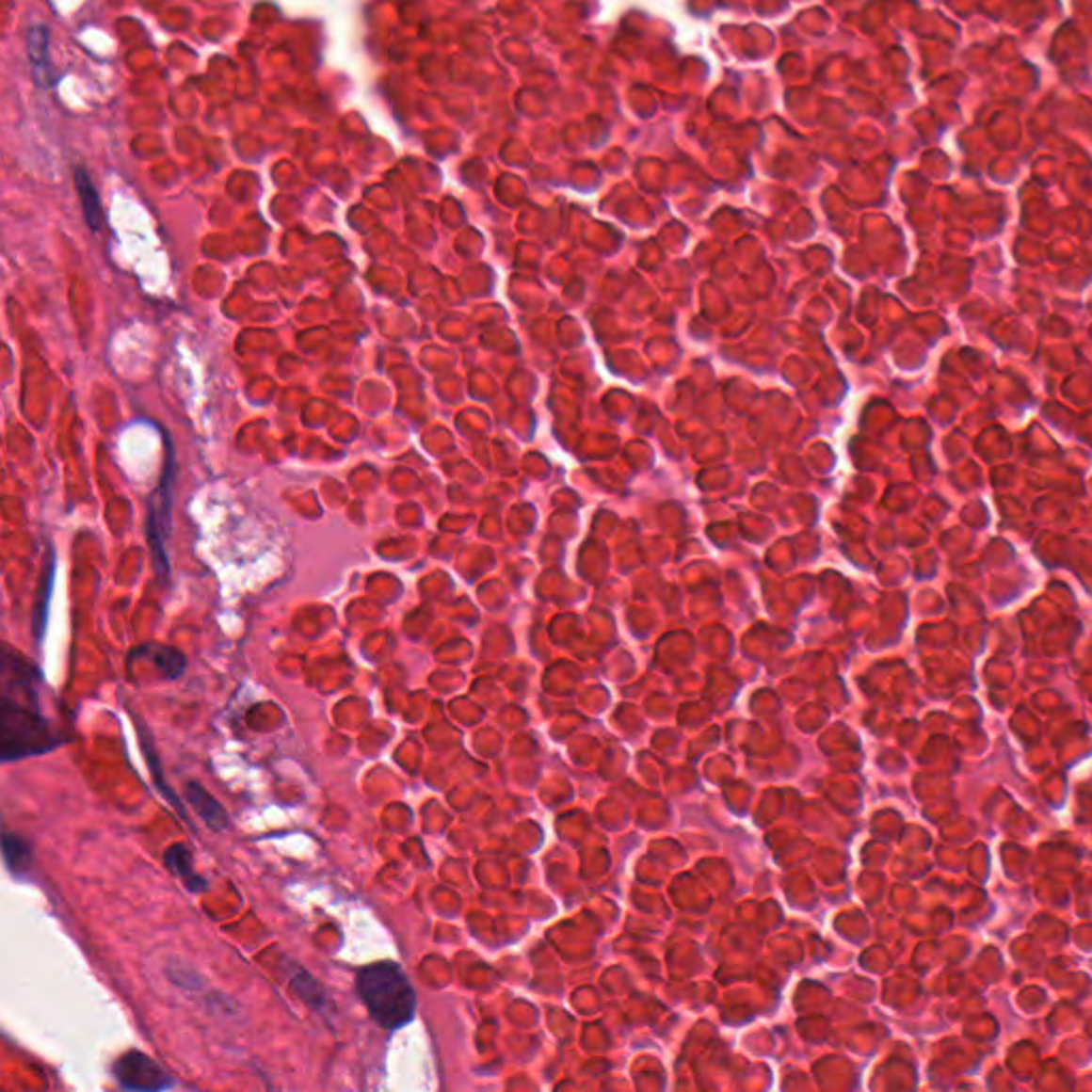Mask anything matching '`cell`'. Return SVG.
Masks as SVG:
<instances>
[{
    "label": "cell",
    "mask_w": 1092,
    "mask_h": 1092,
    "mask_svg": "<svg viewBox=\"0 0 1092 1092\" xmlns=\"http://www.w3.org/2000/svg\"><path fill=\"white\" fill-rule=\"evenodd\" d=\"M3 694H0V753L3 762L52 751L60 741L41 713L37 666L26 657L3 649Z\"/></svg>",
    "instance_id": "1"
},
{
    "label": "cell",
    "mask_w": 1092,
    "mask_h": 1092,
    "mask_svg": "<svg viewBox=\"0 0 1092 1092\" xmlns=\"http://www.w3.org/2000/svg\"><path fill=\"white\" fill-rule=\"evenodd\" d=\"M357 992L367 1014L380 1029L397 1031L412 1022L416 994L397 962L380 960L361 969L357 975Z\"/></svg>",
    "instance_id": "2"
},
{
    "label": "cell",
    "mask_w": 1092,
    "mask_h": 1092,
    "mask_svg": "<svg viewBox=\"0 0 1092 1092\" xmlns=\"http://www.w3.org/2000/svg\"><path fill=\"white\" fill-rule=\"evenodd\" d=\"M171 480H173V455L169 457L167 472L163 476V483L154 495L150 506V519H148V538L152 546V559H154L156 572L160 581H165L169 574V559L165 540L169 536V521H171Z\"/></svg>",
    "instance_id": "3"
},
{
    "label": "cell",
    "mask_w": 1092,
    "mask_h": 1092,
    "mask_svg": "<svg viewBox=\"0 0 1092 1092\" xmlns=\"http://www.w3.org/2000/svg\"><path fill=\"white\" fill-rule=\"evenodd\" d=\"M114 1075L120 1082V1086L126 1090H143V1092H156L173 1086V1080L169 1073L160 1067L154 1058H150L143 1052H126L120 1056L114 1065Z\"/></svg>",
    "instance_id": "4"
},
{
    "label": "cell",
    "mask_w": 1092,
    "mask_h": 1092,
    "mask_svg": "<svg viewBox=\"0 0 1092 1092\" xmlns=\"http://www.w3.org/2000/svg\"><path fill=\"white\" fill-rule=\"evenodd\" d=\"M186 798H188V805L197 811V815L203 819V822L210 826L212 830L222 832V830L229 828L227 809H224L220 802L203 788V785H199L195 781L188 783L186 785Z\"/></svg>",
    "instance_id": "5"
},
{
    "label": "cell",
    "mask_w": 1092,
    "mask_h": 1092,
    "mask_svg": "<svg viewBox=\"0 0 1092 1092\" xmlns=\"http://www.w3.org/2000/svg\"><path fill=\"white\" fill-rule=\"evenodd\" d=\"M165 862L169 869H171L178 877L184 881V886H186L190 892H201V890L207 888V879L201 877V875L195 871V864H192V851L188 845H184V843H175L167 849L165 854Z\"/></svg>",
    "instance_id": "6"
},
{
    "label": "cell",
    "mask_w": 1092,
    "mask_h": 1092,
    "mask_svg": "<svg viewBox=\"0 0 1092 1092\" xmlns=\"http://www.w3.org/2000/svg\"><path fill=\"white\" fill-rule=\"evenodd\" d=\"M50 37H47L45 26L30 28L28 35V56L32 62V75H35L37 84L47 88L52 82V64H50Z\"/></svg>",
    "instance_id": "7"
},
{
    "label": "cell",
    "mask_w": 1092,
    "mask_h": 1092,
    "mask_svg": "<svg viewBox=\"0 0 1092 1092\" xmlns=\"http://www.w3.org/2000/svg\"><path fill=\"white\" fill-rule=\"evenodd\" d=\"M133 655L150 657V660L154 662L156 668L163 672L167 679H178V677H182L184 670H186V657H184L178 649H171V647L146 645V647L136 649Z\"/></svg>",
    "instance_id": "8"
},
{
    "label": "cell",
    "mask_w": 1092,
    "mask_h": 1092,
    "mask_svg": "<svg viewBox=\"0 0 1092 1092\" xmlns=\"http://www.w3.org/2000/svg\"><path fill=\"white\" fill-rule=\"evenodd\" d=\"M52 587H54V555L50 553L45 570H43V576H41V583H39V591H37V600H35V619H32V632H35V636L39 640L43 638L45 628H47V613H50Z\"/></svg>",
    "instance_id": "9"
},
{
    "label": "cell",
    "mask_w": 1092,
    "mask_h": 1092,
    "mask_svg": "<svg viewBox=\"0 0 1092 1092\" xmlns=\"http://www.w3.org/2000/svg\"><path fill=\"white\" fill-rule=\"evenodd\" d=\"M75 184H77V192H79V199H82V205H84V216H86V222L88 227L92 231H99L103 227V207H101V201H99V192L94 190L92 186V180L90 175H88L84 169H75Z\"/></svg>",
    "instance_id": "10"
},
{
    "label": "cell",
    "mask_w": 1092,
    "mask_h": 1092,
    "mask_svg": "<svg viewBox=\"0 0 1092 1092\" xmlns=\"http://www.w3.org/2000/svg\"><path fill=\"white\" fill-rule=\"evenodd\" d=\"M3 858H5L7 869H9L13 875L28 873L30 864H32L30 843L18 837V834L5 832L3 834Z\"/></svg>",
    "instance_id": "11"
},
{
    "label": "cell",
    "mask_w": 1092,
    "mask_h": 1092,
    "mask_svg": "<svg viewBox=\"0 0 1092 1092\" xmlns=\"http://www.w3.org/2000/svg\"><path fill=\"white\" fill-rule=\"evenodd\" d=\"M135 724L139 726V730H141V734H139V736H141V747H143V753H146V758H148L150 766H152L150 770H152V777H154V785H156V788H158V792L163 794V796L169 800V805H173L175 809H178V813H180L182 817H186V811H184V807H182L180 798L175 796L173 790H169V785L165 783V779H163V770H160V764H158V756H156V749H154V745H152V738H150L148 728L143 726L139 719H136Z\"/></svg>",
    "instance_id": "12"
},
{
    "label": "cell",
    "mask_w": 1092,
    "mask_h": 1092,
    "mask_svg": "<svg viewBox=\"0 0 1092 1092\" xmlns=\"http://www.w3.org/2000/svg\"><path fill=\"white\" fill-rule=\"evenodd\" d=\"M293 988H295V992L299 994V997L314 1009L327 1011L329 1007H331L327 1001L325 988L320 986L310 973H305V971H299V973L293 975Z\"/></svg>",
    "instance_id": "13"
}]
</instances>
